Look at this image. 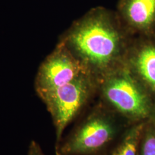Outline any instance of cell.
Returning a JSON list of instances; mask_svg holds the SVG:
<instances>
[{"label": "cell", "instance_id": "1", "mask_svg": "<svg viewBox=\"0 0 155 155\" xmlns=\"http://www.w3.org/2000/svg\"><path fill=\"white\" fill-rule=\"evenodd\" d=\"M132 37L116 12L97 6L74 22L61 41L98 81L122 64Z\"/></svg>", "mask_w": 155, "mask_h": 155}, {"label": "cell", "instance_id": "8", "mask_svg": "<svg viewBox=\"0 0 155 155\" xmlns=\"http://www.w3.org/2000/svg\"><path fill=\"white\" fill-rule=\"evenodd\" d=\"M145 123L134 124L125 132L120 143L107 155H139V144Z\"/></svg>", "mask_w": 155, "mask_h": 155}, {"label": "cell", "instance_id": "6", "mask_svg": "<svg viewBox=\"0 0 155 155\" xmlns=\"http://www.w3.org/2000/svg\"><path fill=\"white\" fill-rule=\"evenodd\" d=\"M123 63L155 101V34L132 37Z\"/></svg>", "mask_w": 155, "mask_h": 155}, {"label": "cell", "instance_id": "9", "mask_svg": "<svg viewBox=\"0 0 155 155\" xmlns=\"http://www.w3.org/2000/svg\"><path fill=\"white\" fill-rule=\"evenodd\" d=\"M139 155H155V120L145 123L139 144Z\"/></svg>", "mask_w": 155, "mask_h": 155}, {"label": "cell", "instance_id": "5", "mask_svg": "<svg viewBox=\"0 0 155 155\" xmlns=\"http://www.w3.org/2000/svg\"><path fill=\"white\" fill-rule=\"evenodd\" d=\"M87 72L89 73L61 41L40 67L36 91L38 94L56 89Z\"/></svg>", "mask_w": 155, "mask_h": 155}, {"label": "cell", "instance_id": "3", "mask_svg": "<svg viewBox=\"0 0 155 155\" xmlns=\"http://www.w3.org/2000/svg\"><path fill=\"white\" fill-rule=\"evenodd\" d=\"M119 130L116 113L106 106H98L56 145V155L96 154L110 144Z\"/></svg>", "mask_w": 155, "mask_h": 155}, {"label": "cell", "instance_id": "2", "mask_svg": "<svg viewBox=\"0 0 155 155\" xmlns=\"http://www.w3.org/2000/svg\"><path fill=\"white\" fill-rule=\"evenodd\" d=\"M108 108L134 124L155 120V101L122 63L98 81Z\"/></svg>", "mask_w": 155, "mask_h": 155}, {"label": "cell", "instance_id": "10", "mask_svg": "<svg viewBox=\"0 0 155 155\" xmlns=\"http://www.w3.org/2000/svg\"><path fill=\"white\" fill-rule=\"evenodd\" d=\"M28 155H45L38 143L32 141L28 149Z\"/></svg>", "mask_w": 155, "mask_h": 155}, {"label": "cell", "instance_id": "4", "mask_svg": "<svg viewBox=\"0 0 155 155\" xmlns=\"http://www.w3.org/2000/svg\"><path fill=\"white\" fill-rule=\"evenodd\" d=\"M97 90V79L87 72L61 87L38 94L52 117L55 129L56 145L61 141L68 125Z\"/></svg>", "mask_w": 155, "mask_h": 155}, {"label": "cell", "instance_id": "7", "mask_svg": "<svg viewBox=\"0 0 155 155\" xmlns=\"http://www.w3.org/2000/svg\"><path fill=\"white\" fill-rule=\"evenodd\" d=\"M115 12L131 36L155 34V0H118Z\"/></svg>", "mask_w": 155, "mask_h": 155}]
</instances>
